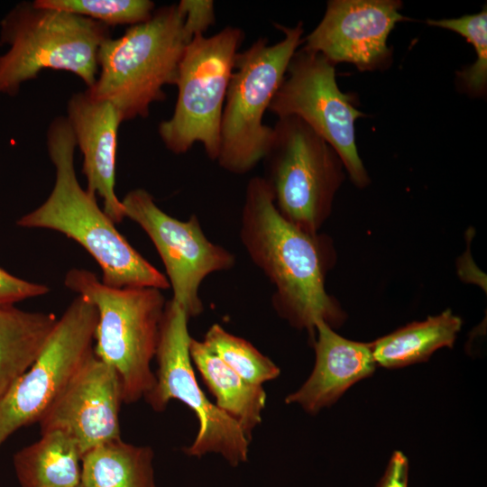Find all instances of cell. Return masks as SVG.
Listing matches in <instances>:
<instances>
[{
  "label": "cell",
  "mask_w": 487,
  "mask_h": 487,
  "mask_svg": "<svg viewBox=\"0 0 487 487\" xmlns=\"http://www.w3.org/2000/svg\"><path fill=\"white\" fill-rule=\"evenodd\" d=\"M185 23L195 35H201L215 23V5L210 0H181Z\"/></svg>",
  "instance_id": "484cf974"
},
{
  "label": "cell",
  "mask_w": 487,
  "mask_h": 487,
  "mask_svg": "<svg viewBox=\"0 0 487 487\" xmlns=\"http://www.w3.org/2000/svg\"><path fill=\"white\" fill-rule=\"evenodd\" d=\"M96 325L95 305L78 295L58 319L35 362L0 398V447L19 428L38 423L94 354Z\"/></svg>",
  "instance_id": "8fae6325"
},
{
  "label": "cell",
  "mask_w": 487,
  "mask_h": 487,
  "mask_svg": "<svg viewBox=\"0 0 487 487\" xmlns=\"http://www.w3.org/2000/svg\"><path fill=\"white\" fill-rule=\"evenodd\" d=\"M283 39L269 44L257 39L238 52L229 81L220 124L219 166L234 174L251 171L266 155L273 126L263 124L265 112L281 85L289 63L303 43V23L276 24Z\"/></svg>",
  "instance_id": "8992f818"
},
{
  "label": "cell",
  "mask_w": 487,
  "mask_h": 487,
  "mask_svg": "<svg viewBox=\"0 0 487 487\" xmlns=\"http://www.w3.org/2000/svg\"><path fill=\"white\" fill-rule=\"evenodd\" d=\"M240 238L250 259L274 285L271 302L280 317L307 330L312 342L318 321L332 328L345 322V313L326 290V276L335 261L330 238L284 218L263 177L247 183Z\"/></svg>",
  "instance_id": "6da1fadb"
},
{
  "label": "cell",
  "mask_w": 487,
  "mask_h": 487,
  "mask_svg": "<svg viewBox=\"0 0 487 487\" xmlns=\"http://www.w3.org/2000/svg\"><path fill=\"white\" fill-rule=\"evenodd\" d=\"M47 285L15 277L0 266V305L9 306L49 293Z\"/></svg>",
  "instance_id": "d4e9b609"
},
{
  "label": "cell",
  "mask_w": 487,
  "mask_h": 487,
  "mask_svg": "<svg viewBox=\"0 0 487 487\" xmlns=\"http://www.w3.org/2000/svg\"><path fill=\"white\" fill-rule=\"evenodd\" d=\"M278 211L288 221L316 234L331 213L345 179L336 152L297 116L280 117L262 159Z\"/></svg>",
  "instance_id": "ba28073f"
},
{
  "label": "cell",
  "mask_w": 487,
  "mask_h": 487,
  "mask_svg": "<svg viewBox=\"0 0 487 487\" xmlns=\"http://www.w3.org/2000/svg\"><path fill=\"white\" fill-rule=\"evenodd\" d=\"M398 0H331L317 26L306 36L305 49L333 64L347 62L360 71L387 69L392 60L388 37L407 19Z\"/></svg>",
  "instance_id": "4fadbf2b"
},
{
  "label": "cell",
  "mask_w": 487,
  "mask_h": 487,
  "mask_svg": "<svg viewBox=\"0 0 487 487\" xmlns=\"http://www.w3.org/2000/svg\"><path fill=\"white\" fill-rule=\"evenodd\" d=\"M57 322L52 313L0 305V398L35 362Z\"/></svg>",
  "instance_id": "ac0fdd59"
},
{
  "label": "cell",
  "mask_w": 487,
  "mask_h": 487,
  "mask_svg": "<svg viewBox=\"0 0 487 487\" xmlns=\"http://www.w3.org/2000/svg\"><path fill=\"white\" fill-rule=\"evenodd\" d=\"M66 111L65 117L83 156L86 189L102 198L103 210L114 224L120 223L125 216L115 186L121 115L111 103L95 99L86 90L69 96Z\"/></svg>",
  "instance_id": "9a60e30c"
},
{
  "label": "cell",
  "mask_w": 487,
  "mask_h": 487,
  "mask_svg": "<svg viewBox=\"0 0 487 487\" xmlns=\"http://www.w3.org/2000/svg\"><path fill=\"white\" fill-rule=\"evenodd\" d=\"M78 487H82L81 484Z\"/></svg>",
  "instance_id": "83f0119b"
},
{
  "label": "cell",
  "mask_w": 487,
  "mask_h": 487,
  "mask_svg": "<svg viewBox=\"0 0 487 487\" xmlns=\"http://www.w3.org/2000/svg\"><path fill=\"white\" fill-rule=\"evenodd\" d=\"M431 26L453 31L473 46L475 61L468 68L457 71V80L464 92L471 96H482L487 87V9L478 14L458 18L427 20Z\"/></svg>",
  "instance_id": "603a6c76"
},
{
  "label": "cell",
  "mask_w": 487,
  "mask_h": 487,
  "mask_svg": "<svg viewBox=\"0 0 487 487\" xmlns=\"http://www.w3.org/2000/svg\"><path fill=\"white\" fill-rule=\"evenodd\" d=\"M121 201L125 217L138 224L155 246L173 291L171 299L189 318L200 315L202 281L211 273L234 267V255L207 239L195 215L187 221L170 216L143 188L129 191Z\"/></svg>",
  "instance_id": "7c38bea8"
},
{
  "label": "cell",
  "mask_w": 487,
  "mask_h": 487,
  "mask_svg": "<svg viewBox=\"0 0 487 487\" xmlns=\"http://www.w3.org/2000/svg\"><path fill=\"white\" fill-rule=\"evenodd\" d=\"M409 461L400 451H395L377 487H408Z\"/></svg>",
  "instance_id": "4316f807"
},
{
  "label": "cell",
  "mask_w": 487,
  "mask_h": 487,
  "mask_svg": "<svg viewBox=\"0 0 487 487\" xmlns=\"http://www.w3.org/2000/svg\"><path fill=\"white\" fill-rule=\"evenodd\" d=\"M41 435L14 455L21 487H78L83 456L78 444L60 431Z\"/></svg>",
  "instance_id": "d6986e66"
},
{
  "label": "cell",
  "mask_w": 487,
  "mask_h": 487,
  "mask_svg": "<svg viewBox=\"0 0 487 487\" xmlns=\"http://www.w3.org/2000/svg\"><path fill=\"white\" fill-rule=\"evenodd\" d=\"M207 348L247 381L262 385L280 375L279 367L245 339L212 325L202 341Z\"/></svg>",
  "instance_id": "7402d4cb"
},
{
  "label": "cell",
  "mask_w": 487,
  "mask_h": 487,
  "mask_svg": "<svg viewBox=\"0 0 487 487\" xmlns=\"http://www.w3.org/2000/svg\"><path fill=\"white\" fill-rule=\"evenodd\" d=\"M122 387L115 370L93 354L39 420L41 434L60 431L73 438L83 455L121 438Z\"/></svg>",
  "instance_id": "5bb4252c"
},
{
  "label": "cell",
  "mask_w": 487,
  "mask_h": 487,
  "mask_svg": "<svg viewBox=\"0 0 487 487\" xmlns=\"http://www.w3.org/2000/svg\"><path fill=\"white\" fill-rule=\"evenodd\" d=\"M110 27L34 1L17 4L0 23V95L16 96L21 86L45 69L65 70L91 87L98 73L97 54L111 37Z\"/></svg>",
  "instance_id": "277c9868"
},
{
  "label": "cell",
  "mask_w": 487,
  "mask_h": 487,
  "mask_svg": "<svg viewBox=\"0 0 487 487\" xmlns=\"http://www.w3.org/2000/svg\"><path fill=\"white\" fill-rule=\"evenodd\" d=\"M463 321L446 309L441 314L410 323L370 343L376 365L401 368L426 362L442 347H453Z\"/></svg>",
  "instance_id": "ffe728a7"
},
{
  "label": "cell",
  "mask_w": 487,
  "mask_h": 487,
  "mask_svg": "<svg viewBox=\"0 0 487 487\" xmlns=\"http://www.w3.org/2000/svg\"><path fill=\"white\" fill-rule=\"evenodd\" d=\"M335 68L318 52L297 50L269 111L303 120L336 152L352 182L363 188L370 180L357 152L355 122L366 115L340 90Z\"/></svg>",
  "instance_id": "30bf717a"
},
{
  "label": "cell",
  "mask_w": 487,
  "mask_h": 487,
  "mask_svg": "<svg viewBox=\"0 0 487 487\" xmlns=\"http://www.w3.org/2000/svg\"><path fill=\"white\" fill-rule=\"evenodd\" d=\"M316 333L314 369L304 384L285 399L287 404H298L310 414L333 405L376 369L370 343L346 339L322 320L317 323Z\"/></svg>",
  "instance_id": "2e32d148"
},
{
  "label": "cell",
  "mask_w": 487,
  "mask_h": 487,
  "mask_svg": "<svg viewBox=\"0 0 487 487\" xmlns=\"http://www.w3.org/2000/svg\"><path fill=\"white\" fill-rule=\"evenodd\" d=\"M64 284L96 308L94 354L116 372L123 402L144 398L155 383L151 363L167 303L161 290L109 287L92 271L78 268L67 272Z\"/></svg>",
  "instance_id": "5b68a950"
},
{
  "label": "cell",
  "mask_w": 487,
  "mask_h": 487,
  "mask_svg": "<svg viewBox=\"0 0 487 487\" xmlns=\"http://www.w3.org/2000/svg\"><path fill=\"white\" fill-rule=\"evenodd\" d=\"M188 319L179 305L167 301L155 354V383L144 398L157 412L165 410L170 400H178L196 414L199 429L192 445L184 448L186 455L219 454L235 467L247 460L250 440L200 388L189 354Z\"/></svg>",
  "instance_id": "9c48e42d"
},
{
  "label": "cell",
  "mask_w": 487,
  "mask_h": 487,
  "mask_svg": "<svg viewBox=\"0 0 487 487\" xmlns=\"http://www.w3.org/2000/svg\"><path fill=\"white\" fill-rule=\"evenodd\" d=\"M244 32L228 25L215 35H197L180 60L172 115L160 123L158 133L165 147L183 154L202 143L208 158L216 161L220 124L229 81Z\"/></svg>",
  "instance_id": "52a82bcc"
},
{
  "label": "cell",
  "mask_w": 487,
  "mask_h": 487,
  "mask_svg": "<svg viewBox=\"0 0 487 487\" xmlns=\"http://www.w3.org/2000/svg\"><path fill=\"white\" fill-rule=\"evenodd\" d=\"M153 451L122 438L103 443L82 456V487H155Z\"/></svg>",
  "instance_id": "44dd1931"
},
{
  "label": "cell",
  "mask_w": 487,
  "mask_h": 487,
  "mask_svg": "<svg viewBox=\"0 0 487 487\" xmlns=\"http://www.w3.org/2000/svg\"><path fill=\"white\" fill-rule=\"evenodd\" d=\"M46 147L55 169L53 188L46 200L16 224L25 228L54 230L79 244L102 270L101 281L115 288H170L167 277L144 259L118 232L77 178V148L65 116H57L46 132Z\"/></svg>",
  "instance_id": "7a4b0ae2"
},
{
  "label": "cell",
  "mask_w": 487,
  "mask_h": 487,
  "mask_svg": "<svg viewBox=\"0 0 487 487\" xmlns=\"http://www.w3.org/2000/svg\"><path fill=\"white\" fill-rule=\"evenodd\" d=\"M34 3L84 16L110 28L146 22L155 10L151 0H34Z\"/></svg>",
  "instance_id": "cb8c5ba5"
},
{
  "label": "cell",
  "mask_w": 487,
  "mask_h": 487,
  "mask_svg": "<svg viewBox=\"0 0 487 487\" xmlns=\"http://www.w3.org/2000/svg\"><path fill=\"white\" fill-rule=\"evenodd\" d=\"M194 37L179 3L155 9L146 22L102 42L97 77L86 91L111 103L123 122L146 118L153 103L166 99L163 87L176 84L184 51Z\"/></svg>",
  "instance_id": "3957f363"
},
{
  "label": "cell",
  "mask_w": 487,
  "mask_h": 487,
  "mask_svg": "<svg viewBox=\"0 0 487 487\" xmlns=\"http://www.w3.org/2000/svg\"><path fill=\"white\" fill-rule=\"evenodd\" d=\"M189 354L218 409L235 420L249 440L262 421L266 392L262 385L251 383L209 351L202 341L191 337Z\"/></svg>",
  "instance_id": "e0dca14e"
}]
</instances>
